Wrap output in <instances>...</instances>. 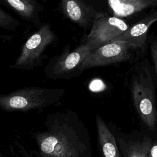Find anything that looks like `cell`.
Masks as SVG:
<instances>
[{
  "instance_id": "2",
  "label": "cell",
  "mask_w": 157,
  "mask_h": 157,
  "mask_svg": "<svg viewBox=\"0 0 157 157\" xmlns=\"http://www.w3.org/2000/svg\"><path fill=\"white\" fill-rule=\"evenodd\" d=\"M152 71L151 66L145 56L132 63L128 75L134 107L150 129H154L157 125L155 80Z\"/></svg>"
},
{
  "instance_id": "5",
  "label": "cell",
  "mask_w": 157,
  "mask_h": 157,
  "mask_svg": "<svg viewBox=\"0 0 157 157\" xmlns=\"http://www.w3.org/2000/svg\"><path fill=\"white\" fill-rule=\"evenodd\" d=\"M58 40L50 23H44L22 45L20 53L10 69L30 71L38 67L47 48Z\"/></svg>"
},
{
  "instance_id": "9",
  "label": "cell",
  "mask_w": 157,
  "mask_h": 157,
  "mask_svg": "<svg viewBox=\"0 0 157 157\" xmlns=\"http://www.w3.org/2000/svg\"><path fill=\"white\" fill-rule=\"evenodd\" d=\"M157 22V7L150 9L113 41H125L136 46L145 57L148 50V31Z\"/></svg>"
},
{
  "instance_id": "11",
  "label": "cell",
  "mask_w": 157,
  "mask_h": 157,
  "mask_svg": "<svg viewBox=\"0 0 157 157\" xmlns=\"http://www.w3.org/2000/svg\"><path fill=\"white\" fill-rule=\"evenodd\" d=\"M0 4L11 9L23 20L39 28L44 7L39 0H0Z\"/></svg>"
},
{
  "instance_id": "13",
  "label": "cell",
  "mask_w": 157,
  "mask_h": 157,
  "mask_svg": "<svg viewBox=\"0 0 157 157\" xmlns=\"http://www.w3.org/2000/svg\"><path fill=\"white\" fill-rule=\"evenodd\" d=\"M151 142L149 139H144L142 142L131 144L128 148V157H149Z\"/></svg>"
},
{
  "instance_id": "6",
  "label": "cell",
  "mask_w": 157,
  "mask_h": 157,
  "mask_svg": "<svg viewBox=\"0 0 157 157\" xmlns=\"http://www.w3.org/2000/svg\"><path fill=\"white\" fill-rule=\"evenodd\" d=\"M144 56L134 45L125 41H112L93 51L83 64V70L126 62L134 63Z\"/></svg>"
},
{
  "instance_id": "3",
  "label": "cell",
  "mask_w": 157,
  "mask_h": 157,
  "mask_svg": "<svg viewBox=\"0 0 157 157\" xmlns=\"http://www.w3.org/2000/svg\"><path fill=\"white\" fill-rule=\"evenodd\" d=\"M64 93L63 88L25 87L7 94H0V108L7 112L42 109L58 102Z\"/></svg>"
},
{
  "instance_id": "16",
  "label": "cell",
  "mask_w": 157,
  "mask_h": 157,
  "mask_svg": "<svg viewBox=\"0 0 157 157\" xmlns=\"http://www.w3.org/2000/svg\"><path fill=\"white\" fill-rule=\"evenodd\" d=\"M149 157H157V144H155L151 146Z\"/></svg>"
},
{
  "instance_id": "12",
  "label": "cell",
  "mask_w": 157,
  "mask_h": 157,
  "mask_svg": "<svg viewBox=\"0 0 157 157\" xmlns=\"http://www.w3.org/2000/svg\"><path fill=\"white\" fill-rule=\"evenodd\" d=\"M99 144L104 157H120L114 136L99 115L96 118Z\"/></svg>"
},
{
  "instance_id": "4",
  "label": "cell",
  "mask_w": 157,
  "mask_h": 157,
  "mask_svg": "<svg viewBox=\"0 0 157 157\" xmlns=\"http://www.w3.org/2000/svg\"><path fill=\"white\" fill-rule=\"evenodd\" d=\"M93 52L91 47L83 42L74 50L67 44L61 52L51 58L44 69L45 76L51 79H71L79 77L83 64Z\"/></svg>"
},
{
  "instance_id": "14",
  "label": "cell",
  "mask_w": 157,
  "mask_h": 157,
  "mask_svg": "<svg viewBox=\"0 0 157 157\" xmlns=\"http://www.w3.org/2000/svg\"><path fill=\"white\" fill-rule=\"evenodd\" d=\"M20 25V23L17 19L0 7V28L14 32L17 31Z\"/></svg>"
},
{
  "instance_id": "1",
  "label": "cell",
  "mask_w": 157,
  "mask_h": 157,
  "mask_svg": "<svg viewBox=\"0 0 157 157\" xmlns=\"http://www.w3.org/2000/svg\"><path fill=\"white\" fill-rule=\"evenodd\" d=\"M47 127L34 136L42 157H92L86 129L75 112L51 115Z\"/></svg>"
},
{
  "instance_id": "15",
  "label": "cell",
  "mask_w": 157,
  "mask_h": 157,
  "mask_svg": "<svg viewBox=\"0 0 157 157\" xmlns=\"http://www.w3.org/2000/svg\"><path fill=\"white\" fill-rule=\"evenodd\" d=\"M148 50L153 63L155 74L157 78V36L153 33L148 36Z\"/></svg>"
},
{
  "instance_id": "8",
  "label": "cell",
  "mask_w": 157,
  "mask_h": 157,
  "mask_svg": "<svg viewBox=\"0 0 157 157\" xmlns=\"http://www.w3.org/2000/svg\"><path fill=\"white\" fill-rule=\"evenodd\" d=\"M130 25L127 20L106 13L94 22L84 42L88 44L94 51L112 42L125 32Z\"/></svg>"
},
{
  "instance_id": "7",
  "label": "cell",
  "mask_w": 157,
  "mask_h": 157,
  "mask_svg": "<svg viewBox=\"0 0 157 157\" xmlns=\"http://www.w3.org/2000/svg\"><path fill=\"white\" fill-rule=\"evenodd\" d=\"M58 9L64 17L84 31L90 30L94 22L106 13L98 0H59Z\"/></svg>"
},
{
  "instance_id": "10",
  "label": "cell",
  "mask_w": 157,
  "mask_h": 157,
  "mask_svg": "<svg viewBox=\"0 0 157 157\" xmlns=\"http://www.w3.org/2000/svg\"><path fill=\"white\" fill-rule=\"evenodd\" d=\"M109 15L124 20L132 19L157 7V0H104Z\"/></svg>"
}]
</instances>
